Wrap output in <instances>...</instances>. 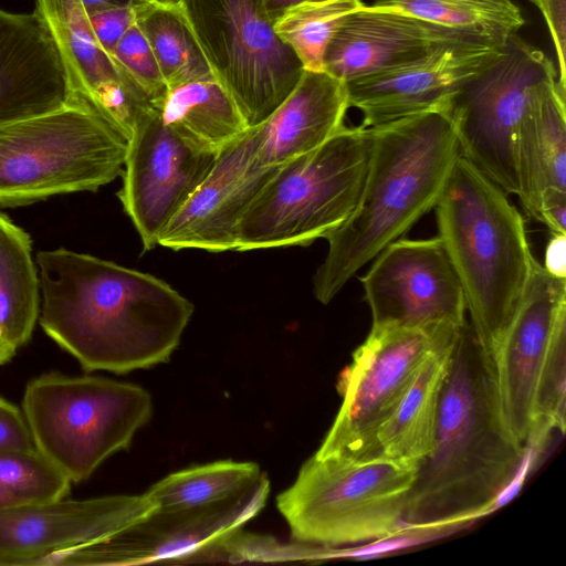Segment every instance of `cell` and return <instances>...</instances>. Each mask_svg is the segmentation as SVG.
<instances>
[{"label": "cell", "instance_id": "cell-41", "mask_svg": "<svg viewBox=\"0 0 566 566\" xmlns=\"http://www.w3.org/2000/svg\"><path fill=\"white\" fill-rule=\"evenodd\" d=\"M140 2L159 4V6H177L180 0H139Z\"/></svg>", "mask_w": 566, "mask_h": 566}, {"label": "cell", "instance_id": "cell-25", "mask_svg": "<svg viewBox=\"0 0 566 566\" xmlns=\"http://www.w3.org/2000/svg\"><path fill=\"white\" fill-rule=\"evenodd\" d=\"M158 111L179 136L217 153L249 129L233 97L216 76L168 88Z\"/></svg>", "mask_w": 566, "mask_h": 566}, {"label": "cell", "instance_id": "cell-8", "mask_svg": "<svg viewBox=\"0 0 566 566\" xmlns=\"http://www.w3.org/2000/svg\"><path fill=\"white\" fill-rule=\"evenodd\" d=\"M22 411L34 447L72 483H80L112 454L129 448L150 420L153 401L135 384L51 371L28 382Z\"/></svg>", "mask_w": 566, "mask_h": 566}, {"label": "cell", "instance_id": "cell-28", "mask_svg": "<svg viewBox=\"0 0 566 566\" xmlns=\"http://www.w3.org/2000/svg\"><path fill=\"white\" fill-rule=\"evenodd\" d=\"M263 474L254 462L217 461L171 473L146 494L157 509H206L240 495Z\"/></svg>", "mask_w": 566, "mask_h": 566}, {"label": "cell", "instance_id": "cell-39", "mask_svg": "<svg viewBox=\"0 0 566 566\" xmlns=\"http://www.w3.org/2000/svg\"><path fill=\"white\" fill-rule=\"evenodd\" d=\"M15 353L17 352L8 346L0 337V366L10 361Z\"/></svg>", "mask_w": 566, "mask_h": 566}, {"label": "cell", "instance_id": "cell-27", "mask_svg": "<svg viewBox=\"0 0 566 566\" xmlns=\"http://www.w3.org/2000/svg\"><path fill=\"white\" fill-rule=\"evenodd\" d=\"M135 18L168 88L216 76L179 4L140 2Z\"/></svg>", "mask_w": 566, "mask_h": 566}, {"label": "cell", "instance_id": "cell-29", "mask_svg": "<svg viewBox=\"0 0 566 566\" xmlns=\"http://www.w3.org/2000/svg\"><path fill=\"white\" fill-rule=\"evenodd\" d=\"M421 20L486 40L497 46L524 24L513 0H374Z\"/></svg>", "mask_w": 566, "mask_h": 566}, {"label": "cell", "instance_id": "cell-5", "mask_svg": "<svg viewBox=\"0 0 566 566\" xmlns=\"http://www.w3.org/2000/svg\"><path fill=\"white\" fill-rule=\"evenodd\" d=\"M373 147L370 127L344 126L319 147L280 165L237 230L235 251L305 247L355 209Z\"/></svg>", "mask_w": 566, "mask_h": 566}, {"label": "cell", "instance_id": "cell-33", "mask_svg": "<svg viewBox=\"0 0 566 566\" xmlns=\"http://www.w3.org/2000/svg\"><path fill=\"white\" fill-rule=\"evenodd\" d=\"M99 45L109 55L124 34L136 23L135 6L99 10L88 14Z\"/></svg>", "mask_w": 566, "mask_h": 566}, {"label": "cell", "instance_id": "cell-9", "mask_svg": "<svg viewBox=\"0 0 566 566\" xmlns=\"http://www.w3.org/2000/svg\"><path fill=\"white\" fill-rule=\"evenodd\" d=\"M566 279L534 260L531 277L493 357L500 409L526 450L538 432L565 431Z\"/></svg>", "mask_w": 566, "mask_h": 566}, {"label": "cell", "instance_id": "cell-10", "mask_svg": "<svg viewBox=\"0 0 566 566\" xmlns=\"http://www.w3.org/2000/svg\"><path fill=\"white\" fill-rule=\"evenodd\" d=\"M179 6L249 128L261 124L304 72L275 33L263 0H180Z\"/></svg>", "mask_w": 566, "mask_h": 566}, {"label": "cell", "instance_id": "cell-6", "mask_svg": "<svg viewBox=\"0 0 566 566\" xmlns=\"http://www.w3.org/2000/svg\"><path fill=\"white\" fill-rule=\"evenodd\" d=\"M419 465L314 454L277 495L276 506L298 542L336 546L392 537L407 530L405 514Z\"/></svg>", "mask_w": 566, "mask_h": 566}, {"label": "cell", "instance_id": "cell-30", "mask_svg": "<svg viewBox=\"0 0 566 566\" xmlns=\"http://www.w3.org/2000/svg\"><path fill=\"white\" fill-rule=\"evenodd\" d=\"M363 4L360 0L303 4L286 11L273 28L304 70L322 71L324 53L333 34L345 17Z\"/></svg>", "mask_w": 566, "mask_h": 566}, {"label": "cell", "instance_id": "cell-11", "mask_svg": "<svg viewBox=\"0 0 566 566\" xmlns=\"http://www.w3.org/2000/svg\"><path fill=\"white\" fill-rule=\"evenodd\" d=\"M461 327L371 325L340 374V408L315 455L379 458V427L396 409L424 359L453 343Z\"/></svg>", "mask_w": 566, "mask_h": 566}, {"label": "cell", "instance_id": "cell-34", "mask_svg": "<svg viewBox=\"0 0 566 566\" xmlns=\"http://www.w3.org/2000/svg\"><path fill=\"white\" fill-rule=\"evenodd\" d=\"M549 29L558 61L557 84L566 91V0H531Z\"/></svg>", "mask_w": 566, "mask_h": 566}, {"label": "cell", "instance_id": "cell-12", "mask_svg": "<svg viewBox=\"0 0 566 566\" xmlns=\"http://www.w3.org/2000/svg\"><path fill=\"white\" fill-rule=\"evenodd\" d=\"M557 76L545 54L513 34L502 53L470 78L447 103L460 156L472 163L507 195L518 185L514 137L532 90Z\"/></svg>", "mask_w": 566, "mask_h": 566}, {"label": "cell", "instance_id": "cell-17", "mask_svg": "<svg viewBox=\"0 0 566 566\" xmlns=\"http://www.w3.org/2000/svg\"><path fill=\"white\" fill-rule=\"evenodd\" d=\"M156 507L146 493L0 509V565H36L44 556L111 536Z\"/></svg>", "mask_w": 566, "mask_h": 566}, {"label": "cell", "instance_id": "cell-35", "mask_svg": "<svg viewBox=\"0 0 566 566\" xmlns=\"http://www.w3.org/2000/svg\"><path fill=\"white\" fill-rule=\"evenodd\" d=\"M33 447V439L23 411L0 397V452Z\"/></svg>", "mask_w": 566, "mask_h": 566}, {"label": "cell", "instance_id": "cell-36", "mask_svg": "<svg viewBox=\"0 0 566 566\" xmlns=\"http://www.w3.org/2000/svg\"><path fill=\"white\" fill-rule=\"evenodd\" d=\"M542 265L553 276L566 279V234L553 233Z\"/></svg>", "mask_w": 566, "mask_h": 566}, {"label": "cell", "instance_id": "cell-37", "mask_svg": "<svg viewBox=\"0 0 566 566\" xmlns=\"http://www.w3.org/2000/svg\"><path fill=\"white\" fill-rule=\"evenodd\" d=\"M333 0H263L266 13L270 20L274 23L286 11L308 3H321Z\"/></svg>", "mask_w": 566, "mask_h": 566}, {"label": "cell", "instance_id": "cell-38", "mask_svg": "<svg viewBox=\"0 0 566 566\" xmlns=\"http://www.w3.org/2000/svg\"><path fill=\"white\" fill-rule=\"evenodd\" d=\"M87 14L93 12L117 8V7H132L140 3L139 0H81Z\"/></svg>", "mask_w": 566, "mask_h": 566}, {"label": "cell", "instance_id": "cell-21", "mask_svg": "<svg viewBox=\"0 0 566 566\" xmlns=\"http://www.w3.org/2000/svg\"><path fill=\"white\" fill-rule=\"evenodd\" d=\"M71 95L62 56L40 14L0 9V125L59 108Z\"/></svg>", "mask_w": 566, "mask_h": 566}, {"label": "cell", "instance_id": "cell-40", "mask_svg": "<svg viewBox=\"0 0 566 566\" xmlns=\"http://www.w3.org/2000/svg\"><path fill=\"white\" fill-rule=\"evenodd\" d=\"M19 504L18 501L0 485V509Z\"/></svg>", "mask_w": 566, "mask_h": 566}, {"label": "cell", "instance_id": "cell-22", "mask_svg": "<svg viewBox=\"0 0 566 566\" xmlns=\"http://www.w3.org/2000/svg\"><path fill=\"white\" fill-rule=\"evenodd\" d=\"M566 91L557 76L531 92L514 137L517 197L525 213L539 220L543 201L566 193Z\"/></svg>", "mask_w": 566, "mask_h": 566}, {"label": "cell", "instance_id": "cell-13", "mask_svg": "<svg viewBox=\"0 0 566 566\" xmlns=\"http://www.w3.org/2000/svg\"><path fill=\"white\" fill-rule=\"evenodd\" d=\"M264 473L240 495L206 509H155L105 538L51 553L36 565H136L169 559L200 562L216 544L238 533L265 505Z\"/></svg>", "mask_w": 566, "mask_h": 566}, {"label": "cell", "instance_id": "cell-16", "mask_svg": "<svg viewBox=\"0 0 566 566\" xmlns=\"http://www.w3.org/2000/svg\"><path fill=\"white\" fill-rule=\"evenodd\" d=\"M258 148L255 127L222 148L207 177L160 232L158 245L175 251L235 250L242 216L279 167L264 166Z\"/></svg>", "mask_w": 566, "mask_h": 566}, {"label": "cell", "instance_id": "cell-4", "mask_svg": "<svg viewBox=\"0 0 566 566\" xmlns=\"http://www.w3.org/2000/svg\"><path fill=\"white\" fill-rule=\"evenodd\" d=\"M433 209L438 238L463 290L469 324L493 359L535 260L524 219L507 193L462 156Z\"/></svg>", "mask_w": 566, "mask_h": 566}, {"label": "cell", "instance_id": "cell-3", "mask_svg": "<svg viewBox=\"0 0 566 566\" xmlns=\"http://www.w3.org/2000/svg\"><path fill=\"white\" fill-rule=\"evenodd\" d=\"M370 128L373 147L360 198L348 218L325 235L327 254L313 276L314 296L325 305L434 208L460 156L444 109Z\"/></svg>", "mask_w": 566, "mask_h": 566}, {"label": "cell", "instance_id": "cell-24", "mask_svg": "<svg viewBox=\"0 0 566 566\" xmlns=\"http://www.w3.org/2000/svg\"><path fill=\"white\" fill-rule=\"evenodd\" d=\"M454 342L424 359L396 409L379 427L378 457L421 463L431 453Z\"/></svg>", "mask_w": 566, "mask_h": 566}, {"label": "cell", "instance_id": "cell-26", "mask_svg": "<svg viewBox=\"0 0 566 566\" xmlns=\"http://www.w3.org/2000/svg\"><path fill=\"white\" fill-rule=\"evenodd\" d=\"M40 293L32 240L0 212V337L15 352L32 336L40 315Z\"/></svg>", "mask_w": 566, "mask_h": 566}, {"label": "cell", "instance_id": "cell-14", "mask_svg": "<svg viewBox=\"0 0 566 566\" xmlns=\"http://www.w3.org/2000/svg\"><path fill=\"white\" fill-rule=\"evenodd\" d=\"M360 282L371 325L460 328L467 322L463 290L438 235L391 242Z\"/></svg>", "mask_w": 566, "mask_h": 566}, {"label": "cell", "instance_id": "cell-20", "mask_svg": "<svg viewBox=\"0 0 566 566\" xmlns=\"http://www.w3.org/2000/svg\"><path fill=\"white\" fill-rule=\"evenodd\" d=\"M480 43L493 44L399 10L363 4L333 34L323 71L347 83L411 64L441 46Z\"/></svg>", "mask_w": 566, "mask_h": 566}, {"label": "cell", "instance_id": "cell-32", "mask_svg": "<svg viewBox=\"0 0 566 566\" xmlns=\"http://www.w3.org/2000/svg\"><path fill=\"white\" fill-rule=\"evenodd\" d=\"M111 56L158 109L168 87L155 54L136 23L124 34Z\"/></svg>", "mask_w": 566, "mask_h": 566}, {"label": "cell", "instance_id": "cell-1", "mask_svg": "<svg viewBox=\"0 0 566 566\" xmlns=\"http://www.w3.org/2000/svg\"><path fill=\"white\" fill-rule=\"evenodd\" d=\"M45 334L86 371L127 374L166 363L192 304L165 281L65 248L36 254Z\"/></svg>", "mask_w": 566, "mask_h": 566}, {"label": "cell", "instance_id": "cell-19", "mask_svg": "<svg viewBox=\"0 0 566 566\" xmlns=\"http://www.w3.org/2000/svg\"><path fill=\"white\" fill-rule=\"evenodd\" d=\"M504 46L490 43L446 45L411 64L345 83L349 107L363 114L360 126L376 127L432 109L492 63Z\"/></svg>", "mask_w": 566, "mask_h": 566}, {"label": "cell", "instance_id": "cell-2", "mask_svg": "<svg viewBox=\"0 0 566 566\" xmlns=\"http://www.w3.org/2000/svg\"><path fill=\"white\" fill-rule=\"evenodd\" d=\"M500 409L493 359L468 322L454 342L431 453L420 463L406 528H436L488 512L528 454Z\"/></svg>", "mask_w": 566, "mask_h": 566}, {"label": "cell", "instance_id": "cell-18", "mask_svg": "<svg viewBox=\"0 0 566 566\" xmlns=\"http://www.w3.org/2000/svg\"><path fill=\"white\" fill-rule=\"evenodd\" d=\"M65 65L72 97L83 101L127 140L151 102L99 45L81 0H35Z\"/></svg>", "mask_w": 566, "mask_h": 566}, {"label": "cell", "instance_id": "cell-31", "mask_svg": "<svg viewBox=\"0 0 566 566\" xmlns=\"http://www.w3.org/2000/svg\"><path fill=\"white\" fill-rule=\"evenodd\" d=\"M71 480L35 447L0 452V485L19 504L64 499Z\"/></svg>", "mask_w": 566, "mask_h": 566}, {"label": "cell", "instance_id": "cell-15", "mask_svg": "<svg viewBox=\"0 0 566 566\" xmlns=\"http://www.w3.org/2000/svg\"><path fill=\"white\" fill-rule=\"evenodd\" d=\"M217 151L169 128L156 111L128 140L117 193L144 250L158 245L163 229L207 177Z\"/></svg>", "mask_w": 566, "mask_h": 566}, {"label": "cell", "instance_id": "cell-7", "mask_svg": "<svg viewBox=\"0 0 566 566\" xmlns=\"http://www.w3.org/2000/svg\"><path fill=\"white\" fill-rule=\"evenodd\" d=\"M128 142L75 97L0 125V206L96 191L122 175Z\"/></svg>", "mask_w": 566, "mask_h": 566}, {"label": "cell", "instance_id": "cell-23", "mask_svg": "<svg viewBox=\"0 0 566 566\" xmlns=\"http://www.w3.org/2000/svg\"><path fill=\"white\" fill-rule=\"evenodd\" d=\"M348 108L344 82L323 70H304L285 99L254 126L261 163L280 166L319 147L344 127Z\"/></svg>", "mask_w": 566, "mask_h": 566}]
</instances>
